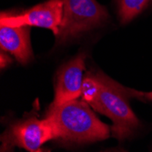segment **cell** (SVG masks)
Returning a JSON list of instances; mask_svg holds the SVG:
<instances>
[{
	"instance_id": "6da1fadb",
	"label": "cell",
	"mask_w": 152,
	"mask_h": 152,
	"mask_svg": "<svg viewBox=\"0 0 152 152\" xmlns=\"http://www.w3.org/2000/svg\"><path fill=\"white\" fill-rule=\"evenodd\" d=\"M46 118L51 122L55 140L70 144H84L104 140L109 137L111 127L101 122L83 99L67 101L49 107Z\"/></svg>"
},
{
	"instance_id": "7a4b0ae2",
	"label": "cell",
	"mask_w": 152,
	"mask_h": 152,
	"mask_svg": "<svg viewBox=\"0 0 152 152\" xmlns=\"http://www.w3.org/2000/svg\"><path fill=\"white\" fill-rule=\"evenodd\" d=\"M101 83L99 95L89 105L96 112L111 119L112 135L119 141L130 137L140 128V120L129 105L127 88L104 75L96 73Z\"/></svg>"
},
{
	"instance_id": "3957f363",
	"label": "cell",
	"mask_w": 152,
	"mask_h": 152,
	"mask_svg": "<svg viewBox=\"0 0 152 152\" xmlns=\"http://www.w3.org/2000/svg\"><path fill=\"white\" fill-rule=\"evenodd\" d=\"M107 18L106 7L96 0H63V17L56 38L64 43L103 25Z\"/></svg>"
},
{
	"instance_id": "277c9868",
	"label": "cell",
	"mask_w": 152,
	"mask_h": 152,
	"mask_svg": "<svg viewBox=\"0 0 152 152\" xmlns=\"http://www.w3.org/2000/svg\"><path fill=\"white\" fill-rule=\"evenodd\" d=\"M55 140V131L51 122L45 118L38 119L35 117L18 121L5 131L1 137V150H12L15 147L30 152L41 151L42 146Z\"/></svg>"
},
{
	"instance_id": "5b68a950",
	"label": "cell",
	"mask_w": 152,
	"mask_h": 152,
	"mask_svg": "<svg viewBox=\"0 0 152 152\" xmlns=\"http://www.w3.org/2000/svg\"><path fill=\"white\" fill-rule=\"evenodd\" d=\"M63 17V0H48L24 13H1L0 25L27 26L49 29L58 36Z\"/></svg>"
},
{
	"instance_id": "8992f818",
	"label": "cell",
	"mask_w": 152,
	"mask_h": 152,
	"mask_svg": "<svg viewBox=\"0 0 152 152\" xmlns=\"http://www.w3.org/2000/svg\"><path fill=\"white\" fill-rule=\"evenodd\" d=\"M85 58L84 54H79L58 71L54 100L50 107H57L81 96Z\"/></svg>"
},
{
	"instance_id": "52a82bcc",
	"label": "cell",
	"mask_w": 152,
	"mask_h": 152,
	"mask_svg": "<svg viewBox=\"0 0 152 152\" xmlns=\"http://www.w3.org/2000/svg\"><path fill=\"white\" fill-rule=\"evenodd\" d=\"M30 26L0 25V48L11 53L21 64H26L32 57Z\"/></svg>"
},
{
	"instance_id": "ba28073f",
	"label": "cell",
	"mask_w": 152,
	"mask_h": 152,
	"mask_svg": "<svg viewBox=\"0 0 152 152\" xmlns=\"http://www.w3.org/2000/svg\"><path fill=\"white\" fill-rule=\"evenodd\" d=\"M118 16L123 24L133 20L148 7L150 0H116Z\"/></svg>"
},
{
	"instance_id": "9c48e42d",
	"label": "cell",
	"mask_w": 152,
	"mask_h": 152,
	"mask_svg": "<svg viewBox=\"0 0 152 152\" xmlns=\"http://www.w3.org/2000/svg\"><path fill=\"white\" fill-rule=\"evenodd\" d=\"M100 89L101 83L99 77L96 76V73L88 74L82 82L81 98L84 101L90 104L98 98Z\"/></svg>"
},
{
	"instance_id": "30bf717a",
	"label": "cell",
	"mask_w": 152,
	"mask_h": 152,
	"mask_svg": "<svg viewBox=\"0 0 152 152\" xmlns=\"http://www.w3.org/2000/svg\"><path fill=\"white\" fill-rule=\"evenodd\" d=\"M128 91H129V95L130 98H135V99H139L140 100L152 102V91L142 92V91H137L131 88H128Z\"/></svg>"
},
{
	"instance_id": "8fae6325",
	"label": "cell",
	"mask_w": 152,
	"mask_h": 152,
	"mask_svg": "<svg viewBox=\"0 0 152 152\" xmlns=\"http://www.w3.org/2000/svg\"><path fill=\"white\" fill-rule=\"evenodd\" d=\"M11 62H12V59L7 55L4 54L3 50H1V53H0V65H1V68L8 66Z\"/></svg>"
}]
</instances>
